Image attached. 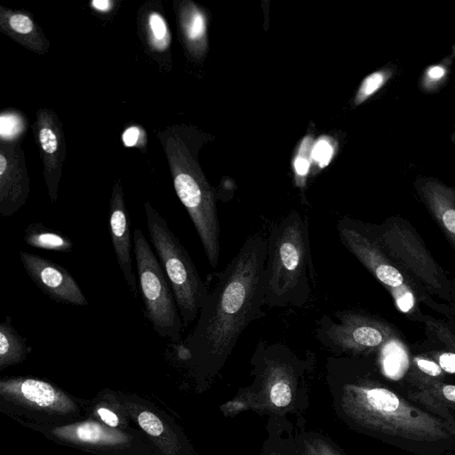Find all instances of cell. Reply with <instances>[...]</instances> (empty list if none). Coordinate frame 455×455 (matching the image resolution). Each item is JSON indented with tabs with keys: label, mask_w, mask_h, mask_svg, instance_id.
<instances>
[{
	"label": "cell",
	"mask_w": 455,
	"mask_h": 455,
	"mask_svg": "<svg viewBox=\"0 0 455 455\" xmlns=\"http://www.w3.org/2000/svg\"><path fill=\"white\" fill-rule=\"evenodd\" d=\"M267 247L263 235L249 236L226 267L216 274L196 326L178 345L181 358L220 363L248 325L263 315Z\"/></svg>",
	"instance_id": "obj_1"
},
{
	"label": "cell",
	"mask_w": 455,
	"mask_h": 455,
	"mask_svg": "<svg viewBox=\"0 0 455 455\" xmlns=\"http://www.w3.org/2000/svg\"><path fill=\"white\" fill-rule=\"evenodd\" d=\"M267 241L264 305L304 307L315 283L308 220L293 212L271 226Z\"/></svg>",
	"instance_id": "obj_2"
},
{
	"label": "cell",
	"mask_w": 455,
	"mask_h": 455,
	"mask_svg": "<svg viewBox=\"0 0 455 455\" xmlns=\"http://www.w3.org/2000/svg\"><path fill=\"white\" fill-rule=\"evenodd\" d=\"M177 196L187 210L199 236L210 266L216 268L220 259V222L214 196L182 128L168 126L159 131Z\"/></svg>",
	"instance_id": "obj_3"
},
{
	"label": "cell",
	"mask_w": 455,
	"mask_h": 455,
	"mask_svg": "<svg viewBox=\"0 0 455 455\" xmlns=\"http://www.w3.org/2000/svg\"><path fill=\"white\" fill-rule=\"evenodd\" d=\"M339 241L382 284L399 311L415 321H426L420 305L449 313L420 289L380 248L367 224L343 218L337 222Z\"/></svg>",
	"instance_id": "obj_4"
},
{
	"label": "cell",
	"mask_w": 455,
	"mask_h": 455,
	"mask_svg": "<svg viewBox=\"0 0 455 455\" xmlns=\"http://www.w3.org/2000/svg\"><path fill=\"white\" fill-rule=\"evenodd\" d=\"M143 206L149 241L171 284L183 325L188 326L198 317L209 288L166 220L148 201Z\"/></svg>",
	"instance_id": "obj_5"
},
{
	"label": "cell",
	"mask_w": 455,
	"mask_h": 455,
	"mask_svg": "<svg viewBox=\"0 0 455 455\" xmlns=\"http://www.w3.org/2000/svg\"><path fill=\"white\" fill-rule=\"evenodd\" d=\"M367 225L382 251L420 289L449 304L454 302L451 281L406 220L393 216L380 225Z\"/></svg>",
	"instance_id": "obj_6"
},
{
	"label": "cell",
	"mask_w": 455,
	"mask_h": 455,
	"mask_svg": "<svg viewBox=\"0 0 455 455\" xmlns=\"http://www.w3.org/2000/svg\"><path fill=\"white\" fill-rule=\"evenodd\" d=\"M132 240L144 315L161 338L180 341L184 325L168 278L140 228L134 230Z\"/></svg>",
	"instance_id": "obj_7"
},
{
	"label": "cell",
	"mask_w": 455,
	"mask_h": 455,
	"mask_svg": "<svg viewBox=\"0 0 455 455\" xmlns=\"http://www.w3.org/2000/svg\"><path fill=\"white\" fill-rule=\"evenodd\" d=\"M395 337L389 324L365 312L343 309L323 315L315 339L335 353L360 354L378 350Z\"/></svg>",
	"instance_id": "obj_8"
},
{
	"label": "cell",
	"mask_w": 455,
	"mask_h": 455,
	"mask_svg": "<svg viewBox=\"0 0 455 455\" xmlns=\"http://www.w3.org/2000/svg\"><path fill=\"white\" fill-rule=\"evenodd\" d=\"M32 131L43 163V175L48 196L51 202L55 204L66 160L62 124L52 108H41L36 114Z\"/></svg>",
	"instance_id": "obj_9"
},
{
	"label": "cell",
	"mask_w": 455,
	"mask_h": 455,
	"mask_svg": "<svg viewBox=\"0 0 455 455\" xmlns=\"http://www.w3.org/2000/svg\"><path fill=\"white\" fill-rule=\"evenodd\" d=\"M20 262L38 289L57 303L87 306L88 299L71 273L48 259L21 251Z\"/></svg>",
	"instance_id": "obj_10"
},
{
	"label": "cell",
	"mask_w": 455,
	"mask_h": 455,
	"mask_svg": "<svg viewBox=\"0 0 455 455\" xmlns=\"http://www.w3.org/2000/svg\"><path fill=\"white\" fill-rule=\"evenodd\" d=\"M30 180L21 140L0 141V215L8 218L27 202Z\"/></svg>",
	"instance_id": "obj_11"
},
{
	"label": "cell",
	"mask_w": 455,
	"mask_h": 455,
	"mask_svg": "<svg viewBox=\"0 0 455 455\" xmlns=\"http://www.w3.org/2000/svg\"><path fill=\"white\" fill-rule=\"evenodd\" d=\"M130 226V218L124 202L122 180L117 178L113 184L109 201V235L118 267L129 291L134 298H137L139 285L137 275L132 269Z\"/></svg>",
	"instance_id": "obj_12"
},
{
	"label": "cell",
	"mask_w": 455,
	"mask_h": 455,
	"mask_svg": "<svg viewBox=\"0 0 455 455\" xmlns=\"http://www.w3.org/2000/svg\"><path fill=\"white\" fill-rule=\"evenodd\" d=\"M364 395L369 407L384 417L395 427V432L426 435L430 430L435 433V421L403 404L391 391L372 387L365 390Z\"/></svg>",
	"instance_id": "obj_13"
},
{
	"label": "cell",
	"mask_w": 455,
	"mask_h": 455,
	"mask_svg": "<svg viewBox=\"0 0 455 455\" xmlns=\"http://www.w3.org/2000/svg\"><path fill=\"white\" fill-rule=\"evenodd\" d=\"M413 185L419 200L455 249V188L429 176L418 177Z\"/></svg>",
	"instance_id": "obj_14"
},
{
	"label": "cell",
	"mask_w": 455,
	"mask_h": 455,
	"mask_svg": "<svg viewBox=\"0 0 455 455\" xmlns=\"http://www.w3.org/2000/svg\"><path fill=\"white\" fill-rule=\"evenodd\" d=\"M0 30L26 49L44 55L50 42L28 12L0 6Z\"/></svg>",
	"instance_id": "obj_15"
},
{
	"label": "cell",
	"mask_w": 455,
	"mask_h": 455,
	"mask_svg": "<svg viewBox=\"0 0 455 455\" xmlns=\"http://www.w3.org/2000/svg\"><path fill=\"white\" fill-rule=\"evenodd\" d=\"M1 393L12 395L31 404L63 411L72 403L51 384L29 378H16L1 382Z\"/></svg>",
	"instance_id": "obj_16"
},
{
	"label": "cell",
	"mask_w": 455,
	"mask_h": 455,
	"mask_svg": "<svg viewBox=\"0 0 455 455\" xmlns=\"http://www.w3.org/2000/svg\"><path fill=\"white\" fill-rule=\"evenodd\" d=\"M177 23L187 48L196 52L205 36V20L204 14L191 2H181L175 7Z\"/></svg>",
	"instance_id": "obj_17"
},
{
	"label": "cell",
	"mask_w": 455,
	"mask_h": 455,
	"mask_svg": "<svg viewBox=\"0 0 455 455\" xmlns=\"http://www.w3.org/2000/svg\"><path fill=\"white\" fill-rule=\"evenodd\" d=\"M54 432L65 439L96 444H116L126 439L122 434L93 421L59 427Z\"/></svg>",
	"instance_id": "obj_18"
},
{
	"label": "cell",
	"mask_w": 455,
	"mask_h": 455,
	"mask_svg": "<svg viewBox=\"0 0 455 455\" xmlns=\"http://www.w3.org/2000/svg\"><path fill=\"white\" fill-rule=\"evenodd\" d=\"M143 41L149 51L155 54H163L171 45L172 35L163 14L154 9L143 12L140 21Z\"/></svg>",
	"instance_id": "obj_19"
},
{
	"label": "cell",
	"mask_w": 455,
	"mask_h": 455,
	"mask_svg": "<svg viewBox=\"0 0 455 455\" xmlns=\"http://www.w3.org/2000/svg\"><path fill=\"white\" fill-rule=\"evenodd\" d=\"M32 347L27 339L19 334L12 324V318L6 315L0 323V366L7 367L25 359Z\"/></svg>",
	"instance_id": "obj_20"
},
{
	"label": "cell",
	"mask_w": 455,
	"mask_h": 455,
	"mask_svg": "<svg viewBox=\"0 0 455 455\" xmlns=\"http://www.w3.org/2000/svg\"><path fill=\"white\" fill-rule=\"evenodd\" d=\"M23 240L31 247L55 252H70L74 247L68 236L40 222L31 223L25 228Z\"/></svg>",
	"instance_id": "obj_21"
},
{
	"label": "cell",
	"mask_w": 455,
	"mask_h": 455,
	"mask_svg": "<svg viewBox=\"0 0 455 455\" xmlns=\"http://www.w3.org/2000/svg\"><path fill=\"white\" fill-rule=\"evenodd\" d=\"M454 60L455 44L449 55L425 68L419 79V90L427 94L438 92L449 80Z\"/></svg>",
	"instance_id": "obj_22"
},
{
	"label": "cell",
	"mask_w": 455,
	"mask_h": 455,
	"mask_svg": "<svg viewBox=\"0 0 455 455\" xmlns=\"http://www.w3.org/2000/svg\"><path fill=\"white\" fill-rule=\"evenodd\" d=\"M395 72V68L387 66L367 76L359 87L355 103L360 104L373 95L387 83Z\"/></svg>",
	"instance_id": "obj_23"
},
{
	"label": "cell",
	"mask_w": 455,
	"mask_h": 455,
	"mask_svg": "<svg viewBox=\"0 0 455 455\" xmlns=\"http://www.w3.org/2000/svg\"><path fill=\"white\" fill-rule=\"evenodd\" d=\"M22 116L14 112L1 113V140L12 141L20 140L25 130Z\"/></svg>",
	"instance_id": "obj_24"
},
{
	"label": "cell",
	"mask_w": 455,
	"mask_h": 455,
	"mask_svg": "<svg viewBox=\"0 0 455 455\" xmlns=\"http://www.w3.org/2000/svg\"><path fill=\"white\" fill-rule=\"evenodd\" d=\"M140 427L152 436H158L164 431L161 420L150 411H141L138 416Z\"/></svg>",
	"instance_id": "obj_25"
},
{
	"label": "cell",
	"mask_w": 455,
	"mask_h": 455,
	"mask_svg": "<svg viewBox=\"0 0 455 455\" xmlns=\"http://www.w3.org/2000/svg\"><path fill=\"white\" fill-rule=\"evenodd\" d=\"M270 399L278 407L288 405L291 401V389L289 384L283 380L275 382L270 389Z\"/></svg>",
	"instance_id": "obj_26"
},
{
	"label": "cell",
	"mask_w": 455,
	"mask_h": 455,
	"mask_svg": "<svg viewBox=\"0 0 455 455\" xmlns=\"http://www.w3.org/2000/svg\"><path fill=\"white\" fill-rule=\"evenodd\" d=\"M146 133L141 127L131 126L122 134V140L126 147H138L140 150L147 144Z\"/></svg>",
	"instance_id": "obj_27"
},
{
	"label": "cell",
	"mask_w": 455,
	"mask_h": 455,
	"mask_svg": "<svg viewBox=\"0 0 455 455\" xmlns=\"http://www.w3.org/2000/svg\"><path fill=\"white\" fill-rule=\"evenodd\" d=\"M332 147L325 140H319L312 148V157L321 167L326 166L332 156Z\"/></svg>",
	"instance_id": "obj_28"
},
{
	"label": "cell",
	"mask_w": 455,
	"mask_h": 455,
	"mask_svg": "<svg viewBox=\"0 0 455 455\" xmlns=\"http://www.w3.org/2000/svg\"><path fill=\"white\" fill-rule=\"evenodd\" d=\"M415 363L421 371L432 377L439 376L442 373V368L434 361L417 357Z\"/></svg>",
	"instance_id": "obj_29"
},
{
	"label": "cell",
	"mask_w": 455,
	"mask_h": 455,
	"mask_svg": "<svg viewBox=\"0 0 455 455\" xmlns=\"http://www.w3.org/2000/svg\"><path fill=\"white\" fill-rule=\"evenodd\" d=\"M437 362L442 370L449 373H455V352L445 351L439 353Z\"/></svg>",
	"instance_id": "obj_30"
},
{
	"label": "cell",
	"mask_w": 455,
	"mask_h": 455,
	"mask_svg": "<svg viewBox=\"0 0 455 455\" xmlns=\"http://www.w3.org/2000/svg\"><path fill=\"white\" fill-rule=\"evenodd\" d=\"M98 413L100 416L101 419L109 427H116L118 424L117 416L112 412L111 411L106 408H100L98 410Z\"/></svg>",
	"instance_id": "obj_31"
},
{
	"label": "cell",
	"mask_w": 455,
	"mask_h": 455,
	"mask_svg": "<svg viewBox=\"0 0 455 455\" xmlns=\"http://www.w3.org/2000/svg\"><path fill=\"white\" fill-rule=\"evenodd\" d=\"M309 162L307 157H305L304 155L299 154L295 162H294V167L297 174L300 176H304L307 173L309 169Z\"/></svg>",
	"instance_id": "obj_32"
},
{
	"label": "cell",
	"mask_w": 455,
	"mask_h": 455,
	"mask_svg": "<svg viewBox=\"0 0 455 455\" xmlns=\"http://www.w3.org/2000/svg\"><path fill=\"white\" fill-rule=\"evenodd\" d=\"M91 5L99 12H108L113 9L114 2L110 0H93L91 2Z\"/></svg>",
	"instance_id": "obj_33"
},
{
	"label": "cell",
	"mask_w": 455,
	"mask_h": 455,
	"mask_svg": "<svg viewBox=\"0 0 455 455\" xmlns=\"http://www.w3.org/2000/svg\"><path fill=\"white\" fill-rule=\"evenodd\" d=\"M443 394L446 399L455 402V386L446 385L443 387Z\"/></svg>",
	"instance_id": "obj_34"
},
{
	"label": "cell",
	"mask_w": 455,
	"mask_h": 455,
	"mask_svg": "<svg viewBox=\"0 0 455 455\" xmlns=\"http://www.w3.org/2000/svg\"><path fill=\"white\" fill-rule=\"evenodd\" d=\"M451 290L453 301H455V279L451 281Z\"/></svg>",
	"instance_id": "obj_35"
},
{
	"label": "cell",
	"mask_w": 455,
	"mask_h": 455,
	"mask_svg": "<svg viewBox=\"0 0 455 455\" xmlns=\"http://www.w3.org/2000/svg\"><path fill=\"white\" fill-rule=\"evenodd\" d=\"M451 140L453 142V144L455 145V131L451 133Z\"/></svg>",
	"instance_id": "obj_36"
},
{
	"label": "cell",
	"mask_w": 455,
	"mask_h": 455,
	"mask_svg": "<svg viewBox=\"0 0 455 455\" xmlns=\"http://www.w3.org/2000/svg\"><path fill=\"white\" fill-rule=\"evenodd\" d=\"M454 85H455V84H454Z\"/></svg>",
	"instance_id": "obj_37"
}]
</instances>
